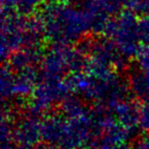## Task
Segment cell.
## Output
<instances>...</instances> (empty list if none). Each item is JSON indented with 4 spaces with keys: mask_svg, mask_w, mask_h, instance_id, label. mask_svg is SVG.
Segmentation results:
<instances>
[{
    "mask_svg": "<svg viewBox=\"0 0 149 149\" xmlns=\"http://www.w3.org/2000/svg\"><path fill=\"white\" fill-rule=\"evenodd\" d=\"M129 87L137 98L149 101V74H144L141 70L133 72Z\"/></svg>",
    "mask_w": 149,
    "mask_h": 149,
    "instance_id": "obj_11",
    "label": "cell"
},
{
    "mask_svg": "<svg viewBox=\"0 0 149 149\" xmlns=\"http://www.w3.org/2000/svg\"><path fill=\"white\" fill-rule=\"evenodd\" d=\"M85 54L70 44L53 43L40 62V79H63L64 74L84 70Z\"/></svg>",
    "mask_w": 149,
    "mask_h": 149,
    "instance_id": "obj_2",
    "label": "cell"
},
{
    "mask_svg": "<svg viewBox=\"0 0 149 149\" xmlns=\"http://www.w3.org/2000/svg\"><path fill=\"white\" fill-rule=\"evenodd\" d=\"M17 149H37V146H30V145H19Z\"/></svg>",
    "mask_w": 149,
    "mask_h": 149,
    "instance_id": "obj_19",
    "label": "cell"
},
{
    "mask_svg": "<svg viewBox=\"0 0 149 149\" xmlns=\"http://www.w3.org/2000/svg\"><path fill=\"white\" fill-rule=\"evenodd\" d=\"M28 17L17 13H2L1 19V47L2 60H8L13 52L26 48Z\"/></svg>",
    "mask_w": 149,
    "mask_h": 149,
    "instance_id": "obj_5",
    "label": "cell"
},
{
    "mask_svg": "<svg viewBox=\"0 0 149 149\" xmlns=\"http://www.w3.org/2000/svg\"><path fill=\"white\" fill-rule=\"evenodd\" d=\"M1 149H17L15 140V123L13 112L10 107L4 104L1 111Z\"/></svg>",
    "mask_w": 149,
    "mask_h": 149,
    "instance_id": "obj_9",
    "label": "cell"
},
{
    "mask_svg": "<svg viewBox=\"0 0 149 149\" xmlns=\"http://www.w3.org/2000/svg\"><path fill=\"white\" fill-rule=\"evenodd\" d=\"M112 112L114 118L125 128L133 131L139 126V112L140 106L135 101L128 98L113 101L106 105Z\"/></svg>",
    "mask_w": 149,
    "mask_h": 149,
    "instance_id": "obj_7",
    "label": "cell"
},
{
    "mask_svg": "<svg viewBox=\"0 0 149 149\" xmlns=\"http://www.w3.org/2000/svg\"><path fill=\"white\" fill-rule=\"evenodd\" d=\"M13 133L17 144L37 146L42 140V122L39 116L29 113L15 123Z\"/></svg>",
    "mask_w": 149,
    "mask_h": 149,
    "instance_id": "obj_6",
    "label": "cell"
},
{
    "mask_svg": "<svg viewBox=\"0 0 149 149\" xmlns=\"http://www.w3.org/2000/svg\"><path fill=\"white\" fill-rule=\"evenodd\" d=\"M138 35L141 43L149 46V17H142L138 21Z\"/></svg>",
    "mask_w": 149,
    "mask_h": 149,
    "instance_id": "obj_14",
    "label": "cell"
},
{
    "mask_svg": "<svg viewBox=\"0 0 149 149\" xmlns=\"http://www.w3.org/2000/svg\"><path fill=\"white\" fill-rule=\"evenodd\" d=\"M129 10L142 17H149V0H125Z\"/></svg>",
    "mask_w": 149,
    "mask_h": 149,
    "instance_id": "obj_12",
    "label": "cell"
},
{
    "mask_svg": "<svg viewBox=\"0 0 149 149\" xmlns=\"http://www.w3.org/2000/svg\"><path fill=\"white\" fill-rule=\"evenodd\" d=\"M138 21L136 13L131 10L120 11L114 19H110L104 28L103 34L111 40L125 58L137 57L141 45L138 35Z\"/></svg>",
    "mask_w": 149,
    "mask_h": 149,
    "instance_id": "obj_3",
    "label": "cell"
},
{
    "mask_svg": "<svg viewBox=\"0 0 149 149\" xmlns=\"http://www.w3.org/2000/svg\"><path fill=\"white\" fill-rule=\"evenodd\" d=\"M131 149H149V134L137 138L133 142Z\"/></svg>",
    "mask_w": 149,
    "mask_h": 149,
    "instance_id": "obj_18",
    "label": "cell"
},
{
    "mask_svg": "<svg viewBox=\"0 0 149 149\" xmlns=\"http://www.w3.org/2000/svg\"><path fill=\"white\" fill-rule=\"evenodd\" d=\"M60 109L65 118H79L89 113L91 108H88L80 98L70 94L60 103Z\"/></svg>",
    "mask_w": 149,
    "mask_h": 149,
    "instance_id": "obj_10",
    "label": "cell"
},
{
    "mask_svg": "<svg viewBox=\"0 0 149 149\" xmlns=\"http://www.w3.org/2000/svg\"><path fill=\"white\" fill-rule=\"evenodd\" d=\"M40 1H44V2H46V3H47V4H49V3L62 2V0H40Z\"/></svg>",
    "mask_w": 149,
    "mask_h": 149,
    "instance_id": "obj_20",
    "label": "cell"
},
{
    "mask_svg": "<svg viewBox=\"0 0 149 149\" xmlns=\"http://www.w3.org/2000/svg\"><path fill=\"white\" fill-rule=\"evenodd\" d=\"M139 128L146 134H149V101H145L140 106Z\"/></svg>",
    "mask_w": 149,
    "mask_h": 149,
    "instance_id": "obj_15",
    "label": "cell"
},
{
    "mask_svg": "<svg viewBox=\"0 0 149 149\" xmlns=\"http://www.w3.org/2000/svg\"><path fill=\"white\" fill-rule=\"evenodd\" d=\"M40 0H19L17 13L25 17H30L39 6Z\"/></svg>",
    "mask_w": 149,
    "mask_h": 149,
    "instance_id": "obj_13",
    "label": "cell"
},
{
    "mask_svg": "<svg viewBox=\"0 0 149 149\" xmlns=\"http://www.w3.org/2000/svg\"><path fill=\"white\" fill-rule=\"evenodd\" d=\"M40 48H22L13 52L7 60V64L13 72H21L26 68H35L40 63L43 54Z\"/></svg>",
    "mask_w": 149,
    "mask_h": 149,
    "instance_id": "obj_8",
    "label": "cell"
},
{
    "mask_svg": "<svg viewBox=\"0 0 149 149\" xmlns=\"http://www.w3.org/2000/svg\"><path fill=\"white\" fill-rule=\"evenodd\" d=\"M1 2V10L2 13H17V7L19 0H0Z\"/></svg>",
    "mask_w": 149,
    "mask_h": 149,
    "instance_id": "obj_17",
    "label": "cell"
},
{
    "mask_svg": "<svg viewBox=\"0 0 149 149\" xmlns=\"http://www.w3.org/2000/svg\"><path fill=\"white\" fill-rule=\"evenodd\" d=\"M70 94L72 90L66 79H40L28 106L29 113L42 116Z\"/></svg>",
    "mask_w": 149,
    "mask_h": 149,
    "instance_id": "obj_4",
    "label": "cell"
},
{
    "mask_svg": "<svg viewBox=\"0 0 149 149\" xmlns=\"http://www.w3.org/2000/svg\"><path fill=\"white\" fill-rule=\"evenodd\" d=\"M45 38L53 43L70 44L80 42L92 31L91 19L85 9H79L63 2L49 3L42 10Z\"/></svg>",
    "mask_w": 149,
    "mask_h": 149,
    "instance_id": "obj_1",
    "label": "cell"
},
{
    "mask_svg": "<svg viewBox=\"0 0 149 149\" xmlns=\"http://www.w3.org/2000/svg\"><path fill=\"white\" fill-rule=\"evenodd\" d=\"M137 63L139 70L149 74V46H145L140 50L137 56Z\"/></svg>",
    "mask_w": 149,
    "mask_h": 149,
    "instance_id": "obj_16",
    "label": "cell"
}]
</instances>
